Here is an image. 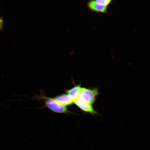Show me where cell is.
<instances>
[{"instance_id":"1","label":"cell","mask_w":150,"mask_h":150,"mask_svg":"<svg viewBox=\"0 0 150 150\" xmlns=\"http://www.w3.org/2000/svg\"><path fill=\"white\" fill-rule=\"evenodd\" d=\"M99 94L98 89L83 88L77 99L92 105L95 102Z\"/></svg>"},{"instance_id":"2","label":"cell","mask_w":150,"mask_h":150,"mask_svg":"<svg viewBox=\"0 0 150 150\" xmlns=\"http://www.w3.org/2000/svg\"><path fill=\"white\" fill-rule=\"evenodd\" d=\"M41 98L44 101L45 106L52 111L58 113H66L69 112L67 107L60 104L54 98L46 97H42Z\"/></svg>"},{"instance_id":"3","label":"cell","mask_w":150,"mask_h":150,"mask_svg":"<svg viewBox=\"0 0 150 150\" xmlns=\"http://www.w3.org/2000/svg\"><path fill=\"white\" fill-rule=\"evenodd\" d=\"M87 6L93 12L106 13L108 12V6H105L97 3L95 1H91L88 2Z\"/></svg>"},{"instance_id":"4","label":"cell","mask_w":150,"mask_h":150,"mask_svg":"<svg viewBox=\"0 0 150 150\" xmlns=\"http://www.w3.org/2000/svg\"><path fill=\"white\" fill-rule=\"evenodd\" d=\"M74 103L82 111L92 114H97V112L94 109L92 105L87 103L82 102L78 99H76Z\"/></svg>"},{"instance_id":"5","label":"cell","mask_w":150,"mask_h":150,"mask_svg":"<svg viewBox=\"0 0 150 150\" xmlns=\"http://www.w3.org/2000/svg\"><path fill=\"white\" fill-rule=\"evenodd\" d=\"M82 88H83L81 87V84L75 85L70 89L67 90L65 93L70 96L74 102L78 98L81 92Z\"/></svg>"},{"instance_id":"6","label":"cell","mask_w":150,"mask_h":150,"mask_svg":"<svg viewBox=\"0 0 150 150\" xmlns=\"http://www.w3.org/2000/svg\"><path fill=\"white\" fill-rule=\"evenodd\" d=\"M54 98L60 104L65 107L71 105L74 103V101L67 93L57 95Z\"/></svg>"},{"instance_id":"7","label":"cell","mask_w":150,"mask_h":150,"mask_svg":"<svg viewBox=\"0 0 150 150\" xmlns=\"http://www.w3.org/2000/svg\"><path fill=\"white\" fill-rule=\"evenodd\" d=\"M95 1L100 5L108 6L112 3L111 0H95Z\"/></svg>"},{"instance_id":"8","label":"cell","mask_w":150,"mask_h":150,"mask_svg":"<svg viewBox=\"0 0 150 150\" xmlns=\"http://www.w3.org/2000/svg\"><path fill=\"white\" fill-rule=\"evenodd\" d=\"M3 21L0 20V29H1L2 28V25Z\"/></svg>"}]
</instances>
